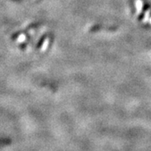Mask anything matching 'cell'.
<instances>
[{
	"label": "cell",
	"instance_id": "cell-1",
	"mask_svg": "<svg viewBox=\"0 0 151 151\" xmlns=\"http://www.w3.org/2000/svg\"><path fill=\"white\" fill-rule=\"evenodd\" d=\"M135 4H136L137 14H139L141 11H142V9H143V2H142V0H136Z\"/></svg>",
	"mask_w": 151,
	"mask_h": 151
},
{
	"label": "cell",
	"instance_id": "cell-2",
	"mask_svg": "<svg viewBox=\"0 0 151 151\" xmlns=\"http://www.w3.org/2000/svg\"><path fill=\"white\" fill-rule=\"evenodd\" d=\"M149 15H150V11L146 12L145 17L144 18V22H145H145H147V17H149Z\"/></svg>",
	"mask_w": 151,
	"mask_h": 151
},
{
	"label": "cell",
	"instance_id": "cell-3",
	"mask_svg": "<svg viewBox=\"0 0 151 151\" xmlns=\"http://www.w3.org/2000/svg\"><path fill=\"white\" fill-rule=\"evenodd\" d=\"M150 24H151V19H150Z\"/></svg>",
	"mask_w": 151,
	"mask_h": 151
}]
</instances>
